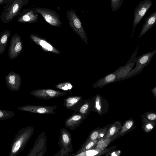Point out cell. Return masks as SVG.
Segmentation results:
<instances>
[{"label": "cell", "instance_id": "obj_1", "mask_svg": "<svg viewBox=\"0 0 156 156\" xmlns=\"http://www.w3.org/2000/svg\"><path fill=\"white\" fill-rule=\"evenodd\" d=\"M34 127L28 126L22 128L17 134L11 145L9 156H15L23 151L33 135Z\"/></svg>", "mask_w": 156, "mask_h": 156}, {"label": "cell", "instance_id": "obj_2", "mask_svg": "<svg viewBox=\"0 0 156 156\" xmlns=\"http://www.w3.org/2000/svg\"><path fill=\"white\" fill-rule=\"evenodd\" d=\"M156 53V50L145 53L136 58V65L135 68L129 71L120 80H123L128 79L139 73L144 68L151 62L152 58Z\"/></svg>", "mask_w": 156, "mask_h": 156}, {"label": "cell", "instance_id": "obj_3", "mask_svg": "<svg viewBox=\"0 0 156 156\" xmlns=\"http://www.w3.org/2000/svg\"><path fill=\"white\" fill-rule=\"evenodd\" d=\"M66 16L69 24L75 33L78 34L81 39L87 45L88 39L80 19L72 9L67 11Z\"/></svg>", "mask_w": 156, "mask_h": 156}, {"label": "cell", "instance_id": "obj_4", "mask_svg": "<svg viewBox=\"0 0 156 156\" xmlns=\"http://www.w3.org/2000/svg\"><path fill=\"white\" fill-rule=\"evenodd\" d=\"M72 139L69 132L63 128L60 130L58 144L61 149L55 155L69 156L73 151Z\"/></svg>", "mask_w": 156, "mask_h": 156}, {"label": "cell", "instance_id": "obj_5", "mask_svg": "<svg viewBox=\"0 0 156 156\" xmlns=\"http://www.w3.org/2000/svg\"><path fill=\"white\" fill-rule=\"evenodd\" d=\"M23 5L22 0H14L13 1L5 8L2 12L0 17L2 22L7 23L11 21L19 14Z\"/></svg>", "mask_w": 156, "mask_h": 156}, {"label": "cell", "instance_id": "obj_6", "mask_svg": "<svg viewBox=\"0 0 156 156\" xmlns=\"http://www.w3.org/2000/svg\"><path fill=\"white\" fill-rule=\"evenodd\" d=\"M152 4L151 0H144L140 2L136 7L134 11L133 30L131 38L133 35L136 26L140 23Z\"/></svg>", "mask_w": 156, "mask_h": 156}, {"label": "cell", "instance_id": "obj_7", "mask_svg": "<svg viewBox=\"0 0 156 156\" xmlns=\"http://www.w3.org/2000/svg\"><path fill=\"white\" fill-rule=\"evenodd\" d=\"M35 10L37 13L40 14L45 20L52 26L60 27L62 23L60 17L55 11L43 7L35 8Z\"/></svg>", "mask_w": 156, "mask_h": 156}, {"label": "cell", "instance_id": "obj_8", "mask_svg": "<svg viewBox=\"0 0 156 156\" xmlns=\"http://www.w3.org/2000/svg\"><path fill=\"white\" fill-rule=\"evenodd\" d=\"M23 44L19 35L15 34L11 37L8 50V56L10 59L16 58L22 51Z\"/></svg>", "mask_w": 156, "mask_h": 156}, {"label": "cell", "instance_id": "obj_9", "mask_svg": "<svg viewBox=\"0 0 156 156\" xmlns=\"http://www.w3.org/2000/svg\"><path fill=\"white\" fill-rule=\"evenodd\" d=\"M47 139L44 132L40 134L27 156H43L46 149Z\"/></svg>", "mask_w": 156, "mask_h": 156}, {"label": "cell", "instance_id": "obj_10", "mask_svg": "<svg viewBox=\"0 0 156 156\" xmlns=\"http://www.w3.org/2000/svg\"><path fill=\"white\" fill-rule=\"evenodd\" d=\"M31 94L37 98L45 100L62 96L67 94L66 92L51 89H37L31 91Z\"/></svg>", "mask_w": 156, "mask_h": 156}, {"label": "cell", "instance_id": "obj_11", "mask_svg": "<svg viewBox=\"0 0 156 156\" xmlns=\"http://www.w3.org/2000/svg\"><path fill=\"white\" fill-rule=\"evenodd\" d=\"M57 107V105L52 106L26 105L17 108L19 109L34 113L40 114H54V110Z\"/></svg>", "mask_w": 156, "mask_h": 156}, {"label": "cell", "instance_id": "obj_12", "mask_svg": "<svg viewBox=\"0 0 156 156\" xmlns=\"http://www.w3.org/2000/svg\"><path fill=\"white\" fill-rule=\"evenodd\" d=\"M5 80L7 87L11 91H18L20 89L21 78L19 74L11 71L6 76Z\"/></svg>", "mask_w": 156, "mask_h": 156}, {"label": "cell", "instance_id": "obj_13", "mask_svg": "<svg viewBox=\"0 0 156 156\" xmlns=\"http://www.w3.org/2000/svg\"><path fill=\"white\" fill-rule=\"evenodd\" d=\"M19 15L17 21L20 23H34L38 20V15L35 8L24 9Z\"/></svg>", "mask_w": 156, "mask_h": 156}, {"label": "cell", "instance_id": "obj_14", "mask_svg": "<svg viewBox=\"0 0 156 156\" xmlns=\"http://www.w3.org/2000/svg\"><path fill=\"white\" fill-rule=\"evenodd\" d=\"M85 117L86 115L74 112L71 115L66 119L65 125L70 130H74L80 125Z\"/></svg>", "mask_w": 156, "mask_h": 156}, {"label": "cell", "instance_id": "obj_15", "mask_svg": "<svg viewBox=\"0 0 156 156\" xmlns=\"http://www.w3.org/2000/svg\"><path fill=\"white\" fill-rule=\"evenodd\" d=\"M30 37L33 41L40 45L43 50L58 55L60 54V51L44 39L33 34L30 35Z\"/></svg>", "mask_w": 156, "mask_h": 156}, {"label": "cell", "instance_id": "obj_16", "mask_svg": "<svg viewBox=\"0 0 156 156\" xmlns=\"http://www.w3.org/2000/svg\"><path fill=\"white\" fill-rule=\"evenodd\" d=\"M83 101L80 96H70L64 100L63 105L69 110L77 112Z\"/></svg>", "mask_w": 156, "mask_h": 156}, {"label": "cell", "instance_id": "obj_17", "mask_svg": "<svg viewBox=\"0 0 156 156\" xmlns=\"http://www.w3.org/2000/svg\"><path fill=\"white\" fill-rule=\"evenodd\" d=\"M117 70L109 73L99 79L93 84V87H102L108 84L118 81Z\"/></svg>", "mask_w": 156, "mask_h": 156}, {"label": "cell", "instance_id": "obj_18", "mask_svg": "<svg viewBox=\"0 0 156 156\" xmlns=\"http://www.w3.org/2000/svg\"><path fill=\"white\" fill-rule=\"evenodd\" d=\"M156 23V11L152 12L146 19L139 35L138 38L142 37Z\"/></svg>", "mask_w": 156, "mask_h": 156}, {"label": "cell", "instance_id": "obj_19", "mask_svg": "<svg viewBox=\"0 0 156 156\" xmlns=\"http://www.w3.org/2000/svg\"><path fill=\"white\" fill-rule=\"evenodd\" d=\"M11 31L8 30H4L0 36V54L2 55L5 51L6 46Z\"/></svg>", "mask_w": 156, "mask_h": 156}, {"label": "cell", "instance_id": "obj_20", "mask_svg": "<svg viewBox=\"0 0 156 156\" xmlns=\"http://www.w3.org/2000/svg\"><path fill=\"white\" fill-rule=\"evenodd\" d=\"M55 87L57 88L64 90L69 91L73 88L72 85L69 82H65L57 84Z\"/></svg>", "mask_w": 156, "mask_h": 156}, {"label": "cell", "instance_id": "obj_21", "mask_svg": "<svg viewBox=\"0 0 156 156\" xmlns=\"http://www.w3.org/2000/svg\"><path fill=\"white\" fill-rule=\"evenodd\" d=\"M123 0H110L112 11L115 12L118 9L123 3Z\"/></svg>", "mask_w": 156, "mask_h": 156}, {"label": "cell", "instance_id": "obj_22", "mask_svg": "<svg viewBox=\"0 0 156 156\" xmlns=\"http://www.w3.org/2000/svg\"><path fill=\"white\" fill-rule=\"evenodd\" d=\"M89 108V104L86 102H84L83 101L77 112L83 115H86L88 112Z\"/></svg>", "mask_w": 156, "mask_h": 156}, {"label": "cell", "instance_id": "obj_23", "mask_svg": "<svg viewBox=\"0 0 156 156\" xmlns=\"http://www.w3.org/2000/svg\"><path fill=\"white\" fill-rule=\"evenodd\" d=\"M14 115L12 112L0 109V120L9 118L13 116Z\"/></svg>", "mask_w": 156, "mask_h": 156}, {"label": "cell", "instance_id": "obj_24", "mask_svg": "<svg viewBox=\"0 0 156 156\" xmlns=\"http://www.w3.org/2000/svg\"><path fill=\"white\" fill-rule=\"evenodd\" d=\"M98 136V133L97 131L93 132L90 136V139L92 140H95Z\"/></svg>", "mask_w": 156, "mask_h": 156}, {"label": "cell", "instance_id": "obj_25", "mask_svg": "<svg viewBox=\"0 0 156 156\" xmlns=\"http://www.w3.org/2000/svg\"><path fill=\"white\" fill-rule=\"evenodd\" d=\"M147 118L151 120H154L156 119V115L154 114H150L148 115Z\"/></svg>", "mask_w": 156, "mask_h": 156}, {"label": "cell", "instance_id": "obj_26", "mask_svg": "<svg viewBox=\"0 0 156 156\" xmlns=\"http://www.w3.org/2000/svg\"><path fill=\"white\" fill-rule=\"evenodd\" d=\"M133 124V122L131 121H129L126 123L125 125V127L127 129H130Z\"/></svg>", "mask_w": 156, "mask_h": 156}, {"label": "cell", "instance_id": "obj_27", "mask_svg": "<svg viewBox=\"0 0 156 156\" xmlns=\"http://www.w3.org/2000/svg\"><path fill=\"white\" fill-rule=\"evenodd\" d=\"M115 127H112L110 130V134L111 135H113L115 133Z\"/></svg>", "mask_w": 156, "mask_h": 156}, {"label": "cell", "instance_id": "obj_28", "mask_svg": "<svg viewBox=\"0 0 156 156\" xmlns=\"http://www.w3.org/2000/svg\"><path fill=\"white\" fill-rule=\"evenodd\" d=\"M96 106L97 109L98 110H100L101 109V106L99 104V101H96Z\"/></svg>", "mask_w": 156, "mask_h": 156}, {"label": "cell", "instance_id": "obj_29", "mask_svg": "<svg viewBox=\"0 0 156 156\" xmlns=\"http://www.w3.org/2000/svg\"><path fill=\"white\" fill-rule=\"evenodd\" d=\"M146 128L148 129H152L153 127L151 124H148L146 126Z\"/></svg>", "mask_w": 156, "mask_h": 156}, {"label": "cell", "instance_id": "obj_30", "mask_svg": "<svg viewBox=\"0 0 156 156\" xmlns=\"http://www.w3.org/2000/svg\"><path fill=\"white\" fill-rule=\"evenodd\" d=\"M22 1L23 2V5H24L27 4L28 3L29 0H22Z\"/></svg>", "mask_w": 156, "mask_h": 156}, {"label": "cell", "instance_id": "obj_31", "mask_svg": "<svg viewBox=\"0 0 156 156\" xmlns=\"http://www.w3.org/2000/svg\"><path fill=\"white\" fill-rule=\"evenodd\" d=\"M4 0H0V5H2L3 4Z\"/></svg>", "mask_w": 156, "mask_h": 156}, {"label": "cell", "instance_id": "obj_32", "mask_svg": "<svg viewBox=\"0 0 156 156\" xmlns=\"http://www.w3.org/2000/svg\"><path fill=\"white\" fill-rule=\"evenodd\" d=\"M104 136V135L103 134H101V135H100V136L101 137H102L103 136Z\"/></svg>", "mask_w": 156, "mask_h": 156}]
</instances>
